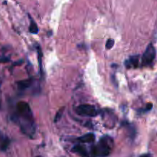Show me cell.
Here are the masks:
<instances>
[{
    "label": "cell",
    "mask_w": 157,
    "mask_h": 157,
    "mask_svg": "<svg viewBox=\"0 0 157 157\" xmlns=\"http://www.w3.org/2000/svg\"><path fill=\"white\" fill-rule=\"evenodd\" d=\"M16 108V121L19 123L21 131L29 137H32L35 133V124L30 107L26 102L20 101Z\"/></svg>",
    "instance_id": "1"
},
{
    "label": "cell",
    "mask_w": 157,
    "mask_h": 157,
    "mask_svg": "<svg viewBox=\"0 0 157 157\" xmlns=\"http://www.w3.org/2000/svg\"><path fill=\"white\" fill-rule=\"evenodd\" d=\"M113 147V140L110 136H104L90 150V157H106L110 155Z\"/></svg>",
    "instance_id": "2"
},
{
    "label": "cell",
    "mask_w": 157,
    "mask_h": 157,
    "mask_svg": "<svg viewBox=\"0 0 157 157\" xmlns=\"http://www.w3.org/2000/svg\"><path fill=\"white\" fill-rule=\"evenodd\" d=\"M156 57V50L155 48L152 44H150L146 48L144 55L142 57V65L143 66H149L151 65L153 62Z\"/></svg>",
    "instance_id": "3"
},
{
    "label": "cell",
    "mask_w": 157,
    "mask_h": 157,
    "mask_svg": "<svg viewBox=\"0 0 157 157\" xmlns=\"http://www.w3.org/2000/svg\"><path fill=\"white\" fill-rule=\"evenodd\" d=\"M76 113L79 115L87 117H96L98 111L94 106L89 104H83L78 106L76 108Z\"/></svg>",
    "instance_id": "4"
},
{
    "label": "cell",
    "mask_w": 157,
    "mask_h": 157,
    "mask_svg": "<svg viewBox=\"0 0 157 157\" xmlns=\"http://www.w3.org/2000/svg\"><path fill=\"white\" fill-rule=\"evenodd\" d=\"M140 62V56L139 55H133V56L130 57L127 61H125V65L127 68L130 67H138Z\"/></svg>",
    "instance_id": "5"
},
{
    "label": "cell",
    "mask_w": 157,
    "mask_h": 157,
    "mask_svg": "<svg viewBox=\"0 0 157 157\" xmlns=\"http://www.w3.org/2000/svg\"><path fill=\"white\" fill-rule=\"evenodd\" d=\"M72 151L78 153V154L79 155V156H81V157H90V153H88L87 149L82 145H76L73 149H72Z\"/></svg>",
    "instance_id": "6"
},
{
    "label": "cell",
    "mask_w": 157,
    "mask_h": 157,
    "mask_svg": "<svg viewBox=\"0 0 157 157\" xmlns=\"http://www.w3.org/2000/svg\"><path fill=\"white\" fill-rule=\"evenodd\" d=\"M95 140V136L94 134L91 133H87L85 135H83V136H80L78 138V140L79 142L83 143V144H90V143L94 142Z\"/></svg>",
    "instance_id": "7"
},
{
    "label": "cell",
    "mask_w": 157,
    "mask_h": 157,
    "mask_svg": "<svg viewBox=\"0 0 157 157\" xmlns=\"http://www.w3.org/2000/svg\"><path fill=\"white\" fill-rule=\"evenodd\" d=\"M32 84V79H27L23 80V81H20L18 82V87L20 90H25V89L28 88L30 87Z\"/></svg>",
    "instance_id": "8"
},
{
    "label": "cell",
    "mask_w": 157,
    "mask_h": 157,
    "mask_svg": "<svg viewBox=\"0 0 157 157\" xmlns=\"http://www.w3.org/2000/svg\"><path fill=\"white\" fill-rule=\"evenodd\" d=\"M31 18V17H30ZM29 32L32 34H38V27L35 21L31 18V24L29 26Z\"/></svg>",
    "instance_id": "9"
},
{
    "label": "cell",
    "mask_w": 157,
    "mask_h": 157,
    "mask_svg": "<svg viewBox=\"0 0 157 157\" xmlns=\"http://www.w3.org/2000/svg\"><path fill=\"white\" fill-rule=\"evenodd\" d=\"M9 143H10V141H9V140L7 137L3 138V140L0 143V150L5 151L7 149V147H9Z\"/></svg>",
    "instance_id": "10"
},
{
    "label": "cell",
    "mask_w": 157,
    "mask_h": 157,
    "mask_svg": "<svg viewBox=\"0 0 157 157\" xmlns=\"http://www.w3.org/2000/svg\"><path fill=\"white\" fill-rule=\"evenodd\" d=\"M64 107H62V108H61L58 112H57L56 115H55V119H54V122L55 123L58 122V121H59V120L61 118V117H62L63 113H64Z\"/></svg>",
    "instance_id": "11"
},
{
    "label": "cell",
    "mask_w": 157,
    "mask_h": 157,
    "mask_svg": "<svg viewBox=\"0 0 157 157\" xmlns=\"http://www.w3.org/2000/svg\"><path fill=\"white\" fill-rule=\"evenodd\" d=\"M37 50H38V63H39L40 71H41V67H42V65H41V58H42V52H41L40 47H38Z\"/></svg>",
    "instance_id": "12"
},
{
    "label": "cell",
    "mask_w": 157,
    "mask_h": 157,
    "mask_svg": "<svg viewBox=\"0 0 157 157\" xmlns=\"http://www.w3.org/2000/svg\"><path fill=\"white\" fill-rule=\"evenodd\" d=\"M113 45H114V40L112 39V38L108 39L106 42V48L108 49V50L111 49L113 47Z\"/></svg>",
    "instance_id": "13"
},
{
    "label": "cell",
    "mask_w": 157,
    "mask_h": 157,
    "mask_svg": "<svg viewBox=\"0 0 157 157\" xmlns=\"http://www.w3.org/2000/svg\"><path fill=\"white\" fill-rule=\"evenodd\" d=\"M153 108V104H151V103H149L147 105V107H146V108L144 109V110H142L143 112H147V111H150L151 109Z\"/></svg>",
    "instance_id": "14"
},
{
    "label": "cell",
    "mask_w": 157,
    "mask_h": 157,
    "mask_svg": "<svg viewBox=\"0 0 157 157\" xmlns=\"http://www.w3.org/2000/svg\"><path fill=\"white\" fill-rule=\"evenodd\" d=\"M9 58L6 57H0V63H6L9 61Z\"/></svg>",
    "instance_id": "15"
},
{
    "label": "cell",
    "mask_w": 157,
    "mask_h": 157,
    "mask_svg": "<svg viewBox=\"0 0 157 157\" xmlns=\"http://www.w3.org/2000/svg\"><path fill=\"white\" fill-rule=\"evenodd\" d=\"M140 157H150V156L148 154H144V155H142Z\"/></svg>",
    "instance_id": "16"
},
{
    "label": "cell",
    "mask_w": 157,
    "mask_h": 157,
    "mask_svg": "<svg viewBox=\"0 0 157 157\" xmlns=\"http://www.w3.org/2000/svg\"><path fill=\"white\" fill-rule=\"evenodd\" d=\"M37 157H41V156H37Z\"/></svg>",
    "instance_id": "17"
},
{
    "label": "cell",
    "mask_w": 157,
    "mask_h": 157,
    "mask_svg": "<svg viewBox=\"0 0 157 157\" xmlns=\"http://www.w3.org/2000/svg\"><path fill=\"white\" fill-rule=\"evenodd\" d=\"M0 84H1V83H0Z\"/></svg>",
    "instance_id": "18"
}]
</instances>
